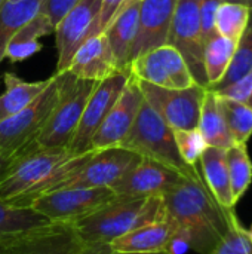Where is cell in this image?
I'll return each mask as SVG.
<instances>
[{
    "label": "cell",
    "instance_id": "obj_1",
    "mask_svg": "<svg viewBox=\"0 0 252 254\" xmlns=\"http://www.w3.org/2000/svg\"><path fill=\"white\" fill-rule=\"evenodd\" d=\"M95 150L73 155L67 147L40 149L36 144L13 158L7 174L0 182V201L28 208L39 196L58 190L74 176Z\"/></svg>",
    "mask_w": 252,
    "mask_h": 254
},
{
    "label": "cell",
    "instance_id": "obj_2",
    "mask_svg": "<svg viewBox=\"0 0 252 254\" xmlns=\"http://www.w3.org/2000/svg\"><path fill=\"white\" fill-rule=\"evenodd\" d=\"M163 201L168 214L187 232L192 250L209 254L224 237L230 210L218 205L199 171L181 176Z\"/></svg>",
    "mask_w": 252,
    "mask_h": 254
},
{
    "label": "cell",
    "instance_id": "obj_3",
    "mask_svg": "<svg viewBox=\"0 0 252 254\" xmlns=\"http://www.w3.org/2000/svg\"><path fill=\"white\" fill-rule=\"evenodd\" d=\"M166 216L163 196L117 195L97 211L70 225L85 244H111L128 232Z\"/></svg>",
    "mask_w": 252,
    "mask_h": 254
},
{
    "label": "cell",
    "instance_id": "obj_4",
    "mask_svg": "<svg viewBox=\"0 0 252 254\" xmlns=\"http://www.w3.org/2000/svg\"><path fill=\"white\" fill-rule=\"evenodd\" d=\"M120 146L138 153L141 158L165 164L183 176L198 173L196 167H189L181 159L174 138V129L146 101L141 104L138 115Z\"/></svg>",
    "mask_w": 252,
    "mask_h": 254
},
{
    "label": "cell",
    "instance_id": "obj_5",
    "mask_svg": "<svg viewBox=\"0 0 252 254\" xmlns=\"http://www.w3.org/2000/svg\"><path fill=\"white\" fill-rule=\"evenodd\" d=\"M59 98L34 144L40 149L67 147L79 127L85 104L97 82L77 79L70 71L59 73Z\"/></svg>",
    "mask_w": 252,
    "mask_h": 254
},
{
    "label": "cell",
    "instance_id": "obj_6",
    "mask_svg": "<svg viewBox=\"0 0 252 254\" xmlns=\"http://www.w3.org/2000/svg\"><path fill=\"white\" fill-rule=\"evenodd\" d=\"M59 73L50 77L46 89L27 107L0 121V152L15 158L34 144L59 98Z\"/></svg>",
    "mask_w": 252,
    "mask_h": 254
},
{
    "label": "cell",
    "instance_id": "obj_7",
    "mask_svg": "<svg viewBox=\"0 0 252 254\" xmlns=\"http://www.w3.org/2000/svg\"><path fill=\"white\" fill-rule=\"evenodd\" d=\"M116 196L111 188H64L36 198L28 208L53 223H73L97 211Z\"/></svg>",
    "mask_w": 252,
    "mask_h": 254
},
{
    "label": "cell",
    "instance_id": "obj_8",
    "mask_svg": "<svg viewBox=\"0 0 252 254\" xmlns=\"http://www.w3.org/2000/svg\"><path fill=\"white\" fill-rule=\"evenodd\" d=\"M144 101L154 109L172 129H195L206 88L192 85L184 89H169L140 82Z\"/></svg>",
    "mask_w": 252,
    "mask_h": 254
},
{
    "label": "cell",
    "instance_id": "obj_9",
    "mask_svg": "<svg viewBox=\"0 0 252 254\" xmlns=\"http://www.w3.org/2000/svg\"><path fill=\"white\" fill-rule=\"evenodd\" d=\"M168 45L174 46L183 55L196 85L208 88L203 67V40L199 0L177 1Z\"/></svg>",
    "mask_w": 252,
    "mask_h": 254
},
{
    "label": "cell",
    "instance_id": "obj_10",
    "mask_svg": "<svg viewBox=\"0 0 252 254\" xmlns=\"http://www.w3.org/2000/svg\"><path fill=\"white\" fill-rule=\"evenodd\" d=\"M129 74L140 82L169 89L196 85L183 55L171 45H163L134 58L129 64Z\"/></svg>",
    "mask_w": 252,
    "mask_h": 254
},
{
    "label": "cell",
    "instance_id": "obj_11",
    "mask_svg": "<svg viewBox=\"0 0 252 254\" xmlns=\"http://www.w3.org/2000/svg\"><path fill=\"white\" fill-rule=\"evenodd\" d=\"M129 76H131L129 73L119 71L97 82L95 88L92 89L85 104L76 134L68 144V150L73 155H82L92 150L91 149L92 137L95 135L97 129L108 115L113 104L120 97Z\"/></svg>",
    "mask_w": 252,
    "mask_h": 254
},
{
    "label": "cell",
    "instance_id": "obj_12",
    "mask_svg": "<svg viewBox=\"0 0 252 254\" xmlns=\"http://www.w3.org/2000/svg\"><path fill=\"white\" fill-rule=\"evenodd\" d=\"M143 158L122 146L95 150L88 162L71 176L64 188H113Z\"/></svg>",
    "mask_w": 252,
    "mask_h": 254
},
{
    "label": "cell",
    "instance_id": "obj_13",
    "mask_svg": "<svg viewBox=\"0 0 252 254\" xmlns=\"http://www.w3.org/2000/svg\"><path fill=\"white\" fill-rule=\"evenodd\" d=\"M143 103L144 97L140 83L134 76H129L120 97L113 104L108 115L92 137L91 149L101 150L120 146V143L129 132Z\"/></svg>",
    "mask_w": 252,
    "mask_h": 254
},
{
    "label": "cell",
    "instance_id": "obj_14",
    "mask_svg": "<svg viewBox=\"0 0 252 254\" xmlns=\"http://www.w3.org/2000/svg\"><path fill=\"white\" fill-rule=\"evenodd\" d=\"M181 176L165 164L143 158L111 189L119 196H163L178 183Z\"/></svg>",
    "mask_w": 252,
    "mask_h": 254
},
{
    "label": "cell",
    "instance_id": "obj_15",
    "mask_svg": "<svg viewBox=\"0 0 252 254\" xmlns=\"http://www.w3.org/2000/svg\"><path fill=\"white\" fill-rule=\"evenodd\" d=\"M178 0H141L138 30L131 51V61L151 49L168 45L172 18Z\"/></svg>",
    "mask_w": 252,
    "mask_h": 254
},
{
    "label": "cell",
    "instance_id": "obj_16",
    "mask_svg": "<svg viewBox=\"0 0 252 254\" xmlns=\"http://www.w3.org/2000/svg\"><path fill=\"white\" fill-rule=\"evenodd\" d=\"M100 6L101 0H82L55 27L58 48L56 73L68 70L74 52L86 40L88 33L97 19Z\"/></svg>",
    "mask_w": 252,
    "mask_h": 254
},
{
    "label": "cell",
    "instance_id": "obj_17",
    "mask_svg": "<svg viewBox=\"0 0 252 254\" xmlns=\"http://www.w3.org/2000/svg\"><path fill=\"white\" fill-rule=\"evenodd\" d=\"M6 254H85V243L70 223H55L9 244Z\"/></svg>",
    "mask_w": 252,
    "mask_h": 254
},
{
    "label": "cell",
    "instance_id": "obj_18",
    "mask_svg": "<svg viewBox=\"0 0 252 254\" xmlns=\"http://www.w3.org/2000/svg\"><path fill=\"white\" fill-rule=\"evenodd\" d=\"M67 71L77 79L94 82L119 73L107 36L102 33L88 37L74 52Z\"/></svg>",
    "mask_w": 252,
    "mask_h": 254
},
{
    "label": "cell",
    "instance_id": "obj_19",
    "mask_svg": "<svg viewBox=\"0 0 252 254\" xmlns=\"http://www.w3.org/2000/svg\"><path fill=\"white\" fill-rule=\"evenodd\" d=\"M177 229V222L168 214L114 240L110 249L122 253H168L169 241Z\"/></svg>",
    "mask_w": 252,
    "mask_h": 254
},
{
    "label": "cell",
    "instance_id": "obj_20",
    "mask_svg": "<svg viewBox=\"0 0 252 254\" xmlns=\"http://www.w3.org/2000/svg\"><path fill=\"white\" fill-rule=\"evenodd\" d=\"M140 1L141 0H126L120 12L104 31L113 51L117 70L123 73H129L131 51L138 30Z\"/></svg>",
    "mask_w": 252,
    "mask_h": 254
},
{
    "label": "cell",
    "instance_id": "obj_21",
    "mask_svg": "<svg viewBox=\"0 0 252 254\" xmlns=\"http://www.w3.org/2000/svg\"><path fill=\"white\" fill-rule=\"evenodd\" d=\"M199 162L202 167L203 182L208 186L214 199L218 202L221 208L233 210L236 202L233 201L232 188H230L226 149L208 146L202 153Z\"/></svg>",
    "mask_w": 252,
    "mask_h": 254
},
{
    "label": "cell",
    "instance_id": "obj_22",
    "mask_svg": "<svg viewBox=\"0 0 252 254\" xmlns=\"http://www.w3.org/2000/svg\"><path fill=\"white\" fill-rule=\"evenodd\" d=\"M55 225L33 208L13 207L0 201V243L12 244Z\"/></svg>",
    "mask_w": 252,
    "mask_h": 254
},
{
    "label": "cell",
    "instance_id": "obj_23",
    "mask_svg": "<svg viewBox=\"0 0 252 254\" xmlns=\"http://www.w3.org/2000/svg\"><path fill=\"white\" fill-rule=\"evenodd\" d=\"M198 129L203 135L206 144L211 147L227 150L233 144L232 135L226 124V118L220 104V97L211 89L205 91Z\"/></svg>",
    "mask_w": 252,
    "mask_h": 254
},
{
    "label": "cell",
    "instance_id": "obj_24",
    "mask_svg": "<svg viewBox=\"0 0 252 254\" xmlns=\"http://www.w3.org/2000/svg\"><path fill=\"white\" fill-rule=\"evenodd\" d=\"M4 91L0 94V121L18 113L33 103L49 85L50 77L39 82H27L13 73L3 76Z\"/></svg>",
    "mask_w": 252,
    "mask_h": 254
},
{
    "label": "cell",
    "instance_id": "obj_25",
    "mask_svg": "<svg viewBox=\"0 0 252 254\" xmlns=\"http://www.w3.org/2000/svg\"><path fill=\"white\" fill-rule=\"evenodd\" d=\"M42 0H4L0 4V63L15 33L40 9Z\"/></svg>",
    "mask_w": 252,
    "mask_h": 254
},
{
    "label": "cell",
    "instance_id": "obj_26",
    "mask_svg": "<svg viewBox=\"0 0 252 254\" xmlns=\"http://www.w3.org/2000/svg\"><path fill=\"white\" fill-rule=\"evenodd\" d=\"M238 42L215 34L203 46V67L208 80V88L217 85L226 74L233 58Z\"/></svg>",
    "mask_w": 252,
    "mask_h": 254
},
{
    "label": "cell",
    "instance_id": "obj_27",
    "mask_svg": "<svg viewBox=\"0 0 252 254\" xmlns=\"http://www.w3.org/2000/svg\"><path fill=\"white\" fill-rule=\"evenodd\" d=\"M226 159L233 201L238 202L247 193L252 182V162L247 144H232L226 150Z\"/></svg>",
    "mask_w": 252,
    "mask_h": 254
},
{
    "label": "cell",
    "instance_id": "obj_28",
    "mask_svg": "<svg viewBox=\"0 0 252 254\" xmlns=\"http://www.w3.org/2000/svg\"><path fill=\"white\" fill-rule=\"evenodd\" d=\"M250 71H252V10H250V21H248L247 28L242 33L241 39L238 40L233 58L230 61V65H229L226 74L217 85L206 88V89L217 91V89L226 88V86L232 85L233 82H236L238 79L248 74Z\"/></svg>",
    "mask_w": 252,
    "mask_h": 254
},
{
    "label": "cell",
    "instance_id": "obj_29",
    "mask_svg": "<svg viewBox=\"0 0 252 254\" xmlns=\"http://www.w3.org/2000/svg\"><path fill=\"white\" fill-rule=\"evenodd\" d=\"M220 104L233 144H247L252 135V107L223 97H220Z\"/></svg>",
    "mask_w": 252,
    "mask_h": 254
},
{
    "label": "cell",
    "instance_id": "obj_30",
    "mask_svg": "<svg viewBox=\"0 0 252 254\" xmlns=\"http://www.w3.org/2000/svg\"><path fill=\"white\" fill-rule=\"evenodd\" d=\"M248 21H250L248 7L236 3L223 1L215 13V30L220 36L238 42L242 33L245 31Z\"/></svg>",
    "mask_w": 252,
    "mask_h": 254
},
{
    "label": "cell",
    "instance_id": "obj_31",
    "mask_svg": "<svg viewBox=\"0 0 252 254\" xmlns=\"http://www.w3.org/2000/svg\"><path fill=\"white\" fill-rule=\"evenodd\" d=\"M209 254H252V241L248 231L241 225L235 210L229 211L227 231Z\"/></svg>",
    "mask_w": 252,
    "mask_h": 254
},
{
    "label": "cell",
    "instance_id": "obj_32",
    "mask_svg": "<svg viewBox=\"0 0 252 254\" xmlns=\"http://www.w3.org/2000/svg\"><path fill=\"white\" fill-rule=\"evenodd\" d=\"M174 138L177 143L181 159L189 167H196L202 153L208 147L203 135L198 128L195 129H174Z\"/></svg>",
    "mask_w": 252,
    "mask_h": 254
},
{
    "label": "cell",
    "instance_id": "obj_33",
    "mask_svg": "<svg viewBox=\"0 0 252 254\" xmlns=\"http://www.w3.org/2000/svg\"><path fill=\"white\" fill-rule=\"evenodd\" d=\"M214 92H217V95H220L223 98L238 101V103H242V104L252 107V71L245 74L244 77L238 79L232 85L217 89Z\"/></svg>",
    "mask_w": 252,
    "mask_h": 254
},
{
    "label": "cell",
    "instance_id": "obj_34",
    "mask_svg": "<svg viewBox=\"0 0 252 254\" xmlns=\"http://www.w3.org/2000/svg\"><path fill=\"white\" fill-rule=\"evenodd\" d=\"M125 3H126V0H101L100 12L97 15V19H95L92 28L88 33V37L102 34L107 30V27L111 24V21L116 18V15L120 12V9L123 7Z\"/></svg>",
    "mask_w": 252,
    "mask_h": 254
},
{
    "label": "cell",
    "instance_id": "obj_35",
    "mask_svg": "<svg viewBox=\"0 0 252 254\" xmlns=\"http://www.w3.org/2000/svg\"><path fill=\"white\" fill-rule=\"evenodd\" d=\"M223 0H199V13H201V25H202V40L205 43L212 39L217 33L215 30V13Z\"/></svg>",
    "mask_w": 252,
    "mask_h": 254
},
{
    "label": "cell",
    "instance_id": "obj_36",
    "mask_svg": "<svg viewBox=\"0 0 252 254\" xmlns=\"http://www.w3.org/2000/svg\"><path fill=\"white\" fill-rule=\"evenodd\" d=\"M80 1L82 0H42L39 10L49 18L53 27H56L58 22Z\"/></svg>",
    "mask_w": 252,
    "mask_h": 254
},
{
    "label": "cell",
    "instance_id": "obj_37",
    "mask_svg": "<svg viewBox=\"0 0 252 254\" xmlns=\"http://www.w3.org/2000/svg\"><path fill=\"white\" fill-rule=\"evenodd\" d=\"M190 238L187 232L181 228L177 229V232L172 235L169 246H168V253L171 254H186L190 250Z\"/></svg>",
    "mask_w": 252,
    "mask_h": 254
},
{
    "label": "cell",
    "instance_id": "obj_38",
    "mask_svg": "<svg viewBox=\"0 0 252 254\" xmlns=\"http://www.w3.org/2000/svg\"><path fill=\"white\" fill-rule=\"evenodd\" d=\"M85 254H166V253H122L110 249V244H85Z\"/></svg>",
    "mask_w": 252,
    "mask_h": 254
},
{
    "label": "cell",
    "instance_id": "obj_39",
    "mask_svg": "<svg viewBox=\"0 0 252 254\" xmlns=\"http://www.w3.org/2000/svg\"><path fill=\"white\" fill-rule=\"evenodd\" d=\"M12 162H13V158H9V156L3 155V153L0 152V182H1V179L7 174V171H9Z\"/></svg>",
    "mask_w": 252,
    "mask_h": 254
},
{
    "label": "cell",
    "instance_id": "obj_40",
    "mask_svg": "<svg viewBox=\"0 0 252 254\" xmlns=\"http://www.w3.org/2000/svg\"><path fill=\"white\" fill-rule=\"evenodd\" d=\"M223 1H229V3H236V4H242L245 7H248L252 10V0H223Z\"/></svg>",
    "mask_w": 252,
    "mask_h": 254
},
{
    "label": "cell",
    "instance_id": "obj_41",
    "mask_svg": "<svg viewBox=\"0 0 252 254\" xmlns=\"http://www.w3.org/2000/svg\"><path fill=\"white\" fill-rule=\"evenodd\" d=\"M6 252H7V244L0 243V254H6Z\"/></svg>",
    "mask_w": 252,
    "mask_h": 254
},
{
    "label": "cell",
    "instance_id": "obj_42",
    "mask_svg": "<svg viewBox=\"0 0 252 254\" xmlns=\"http://www.w3.org/2000/svg\"><path fill=\"white\" fill-rule=\"evenodd\" d=\"M248 234H250V238H251V241H252V226H251V229L248 231Z\"/></svg>",
    "mask_w": 252,
    "mask_h": 254
},
{
    "label": "cell",
    "instance_id": "obj_43",
    "mask_svg": "<svg viewBox=\"0 0 252 254\" xmlns=\"http://www.w3.org/2000/svg\"><path fill=\"white\" fill-rule=\"evenodd\" d=\"M3 1H4V0H0V4H1V3H3Z\"/></svg>",
    "mask_w": 252,
    "mask_h": 254
},
{
    "label": "cell",
    "instance_id": "obj_44",
    "mask_svg": "<svg viewBox=\"0 0 252 254\" xmlns=\"http://www.w3.org/2000/svg\"><path fill=\"white\" fill-rule=\"evenodd\" d=\"M166 254H171V253H166Z\"/></svg>",
    "mask_w": 252,
    "mask_h": 254
}]
</instances>
